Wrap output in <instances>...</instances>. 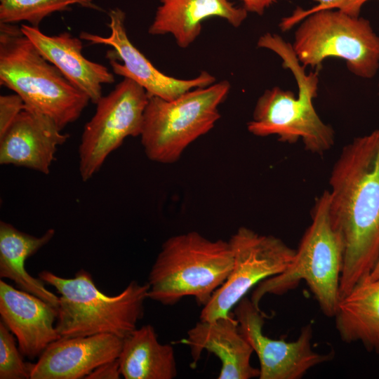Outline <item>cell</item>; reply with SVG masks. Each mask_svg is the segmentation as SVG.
<instances>
[{
    "label": "cell",
    "instance_id": "obj_1",
    "mask_svg": "<svg viewBox=\"0 0 379 379\" xmlns=\"http://www.w3.org/2000/svg\"><path fill=\"white\" fill-rule=\"evenodd\" d=\"M329 184L330 214L344 244L341 298L368 277L379 255V128L344 147Z\"/></svg>",
    "mask_w": 379,
    "mask_h": 379
},
{
    "label": "cell",
    "instance_id": "obj_2",
    "mask_svg": "<svg viewBox=\"0 0 379 379\" xmlns=\"http://www.w3.org/2000/svg\"><path fill=\"white\" fill-rule=\"evenodd\" d=\"M277 54L282 65L293 73L298 93L278 86L266 90L258 99L253 118L247 124L253 135L266 137L275 135L281 142L295 143L300 140L307 150L323 154L334 143V131L317 113L313 104L317 95L319 70L306 74L305 67L297 58L291 44L276 34L267 32L257 42Z\"/></svg>",
    "mask_w": 379,
    "mask_h": 379
},
{
    "label": "cell",
    "instance_id": "obj_3",
    "mask_svg": "<svg viewBox=\"0 0 379 379\" xmlns=\"http://www.w3.org/2000/svg\"><path fill=\"white\" fill-rule=\"evenodd\" d=\"M0 84L62 130L77 121L91 101L13 24L0 23Z\"/></svg>",
    "mask_w": 379,
    "mask_h": 379
},
{
    "label": "cell",
    "instance_id": "obj_4",
    "mask_svg": "<svg viewBox=\"0 0 379 379\" xmlns=\"http://www.w3.org/2000/svg\"><path fill=\"white\" fill-rule=\"evenodd\" d=\"M39 277L60 294L55 328L60 337L108 333L124 339L137 328L144 315L148 283L131 281L120 293L110 296L97 288L84 269L69 279L47 270Z\"/></svg>",
    "mask_w": 379,
    "mask_h": 379
},
{
    "label": "cell",
    "instance_id": "obj_5",
    "mask_svg": "<svg viewBox=\"0 0 379 379\" xmlns=\"http://www.w3.org/2000/svg\"><path fill=\"white\" fill-rule=\"evenodd\" d=\"M232 264L229 241L211 240L195 231L171 237L149 273L148 298L172 305L192 296L204 306L227 279Z\"/></svg>",
    "mask_w": 379,
    "mask_h": 379
},
{
    "label": "cell",
    "instance_id": "obj_6",
    "mask_svg": "<svg viewBox=\"0 0 379 379\" xmlns=\"http://www.w3.org/2000/svg\"><path fill=\"white\" fill-rule=\"evenodd\" d=\"M343 262L344 244L331 217L326 190L315 202L312 222L295 250L292 262L281 273L259 283L251 300L259 307L265 295H282L305 281L323 313L334 317L340 300Z\"/></svg>",
    "mask_w": 379,
    "mask_h": 379
},
{
    "label": "cell",
    "instance_id": "obj_7",
    "mask_svg": "<svg viewBox=\"0 0 379 379\" xmlns=\"http://www.w3.org/2000/svg\"><path fill=\"white\" fill-rule=\"evenodd\" d=\"M230 89L229 81H220L171 100L149 96L140 134L146 156L161 164L178 161L192 142L213 128Z\"/></svg>",
    "mask_w": 379,
    "mask_h": 379
},
{
    "label": "cell",
    "instance_id": "obj_8",
    "mask_svg": "<svg viewBox=\"0 0 379 379\" xmlns=\"http://www.w3.org/2000/svg\"><path fill=\"white\" fill-rule=\"evenodd\" d=\"M291 46L305 67L320 69L324 60L338 58L361 78L371 79L379 69V36L370 22L337 10L319 11L305 17Z\"/></svg>",
    "mask_w": 379,
    "mask_h": 379
},
{
    "label": "cell",
    "instance_id": "obj_9",
    "mask_svg": "<svg viewBox=\"0 0 379 379\" xmlns=\"http://www.w3.org/2000/svg\"><path fill=\"white\" fill-rule=\"evenodd\" d=\"M148 99L142 86L124 78L98 101L79 146V170L83 181H88L99 171L108 156L126 138L140 136Z\"/></svg>",
    "mask_w": 379,
    "mask_h": 379
},
{
    "label": "cell",
    "instance_id": "obj_10",
    "mask_svg": "<svg viewBox=\"0 0 379 379\" xmlns=\"http://www.w3.org/2000/svg\"><path fill=\"white\" fill-rule=\"evenodd\" d=\"M229 242L233 251L232 270L204 306L201 321L227 317L252 287L284 272L295 253L280 239L258 234L246 227H239Z\"/></svg>",
    "mask_w": 379,
    "mask_h": 379
},
{
    "label": "cell",
    "instance_id": "obj_11",
    "mask_svg": "<svg viewBox=\"0 0 379 379\" xmlns=\"http://www.w3.org/2000/svg\"><path fill=\"white\" fill-rule=\"evenodd\" d=\"M108 15L110 34L107 36L81 32L80 39L91 44L112 47L106 56L113 72L133 80L142 86L149 96L171 100L192 89L208 86L215 82V78L206 71L190 79H178L164 74L129 39L125 26V13L115 8L110 10Z\"/></svg>",
    "mask_w": 379,
    "mask_h": 379
},
{
    "label": "cell",
    "instance_id": "obj_12",
    "mask_svg": "<svg viewBox=\"0 0 379 379\" xmlns=\"http://www.w3.org/2000/svg\"><path fill=\"white\" fill-rule=\"evenodd\" d=\"M236 306L234 314L239 331L260 361V379H299L312 367L331 359L333 353L312 350L311 324L302 328L295 341L272 339L264 335L263 314L251 299L244 297Z\"/></svg>",
    "mask_w": 379,
    "mask_h": 379
},
{
    "label": "cell",
    "instance_id": "obj_13",
    "mask_svg": "<svg viewBox=\"0 0 379 379\" xmlns=\"http://www.w3.org/2000/svg\"><path fill=\"white\" fill-rule=\"evenodd\" d=\"M123 339L108 333L61 337L33 364L31 379L86 378L100 365L118 359Z\"/></svg>",
    "mask_w": 379,
    "mask_h": 379
},
{
    "label": "cell",
    "instance_id": "obj_14",
    "mask_svg": "<svg viewBox=\"0 0 379 379\" xmlns=\"http://www.w3.org/2000/svg\"><path fill=\"white\" fill-rule=\"evenodd\" d=\"M68 138L51 118L25 107L0 138V164L47 175L58 146Z\"/></svg>",
    "mask_w": 379,
    "mask_h": 379
},
{
    "label": "cell",
    "instance_id": "obj_15",
    "mask_svg": "<svg viewBox=\"0 0 379 379\" xmlns=\"http://www.w3.org/2000/svg\"><path fill=\"white\" fill-rule=\"evenodd\" d=\"M1 321L15 335L23 356L34 359L59 339L58 309L40 298L1 280Z\"/></svg>",
    "mask_w": 379,
    "mask_h": 379
},
{
    "label": "cell",
    "instance_id": "obj_16",
    "mask_svg": "<svg viewBox=\"0 0 379 379\" xmlns=\"http://www.w3.org/2000/svg\"><path fill=\"white\" fill-rule=\"evenodd\" d=\"M181 343L190 347L193 366L203 351L215 354L221 362L218 379L259 378L260 369L251 364L253 349L240 332L232 312L213 321L200 320Z\"/></svg>",
    "mask_w": 379,
    "mask_h": 379
},
{
    "label": "cell",
    "instance_id": "obj_17",
    "mask_svg": "<svg viewBox=\"0 0 379 379\" xmlns=\"http://www.w3.org/2000/svg\"><path fill=\"white\" fill-rule=\"evenodd\" d=\"M20 29L40 53L93 103L96 104L102 96V84L114 83V75L107 67L84 56L80 37L67 32L50 36L43 33L38 27L23 24Z\"/></svg>",
    "mask_w": 379,
    "mask_h": 379
},
{
    "label": "cell",
    "instance_id": "obj_18",
    "mask_svg": "<svg viewBox=\"0 0 379 379\" xmlns=\"http://www.w3.org/2000/svg\"><path fill=\"white\" fill-rule=\"evenodd\" d=\"M247 15L243 6H236L229 0H160L148 33L171 34L179 47L186 48L201 34L205 20L218 17L238 27Z\"/></svg>",
    "mask_w": 379,
    "mask_h": 379
},
{
    "label": "cell",
    "instance_id": "obj_19",
    "mask_svg": "<svg viewBox=\"0 0 379 379\" xmlns=\"http://www.w3.org/2000/svg\"><path fill=\"white\" fill-rule=\"evenodd\" d=\"M334 317L344 342H360L368 351L379 352V280L357 283L340 299Z\"/></svg>",
    "mask_w": 379,
    "mask_h": 379
},
{
    "label": "cell",
    "instance_id": "obj_20",
    "mask_svg": "<svg viewBox=\"0 0 379 379\" xmlns=\"http://www.w3.org/2000/svg\"><path fill=\"white\" fill-rule=\"evenodd\" d=\"M48 229L40 237L23 232L11 224L0 222V277L8 279L20 289L32 293L58 309L59 297L48 291L44 282L31 276L25 262L54 237Z\"/></svg>",
    "mask_w": 379,
    "mask_h": 379
},
{
    "label": "cell",
    "instance_id": "obj_21",
    "mask_svg": "<svg viewBox=\"0 0 379 379\" xmlns=\"http://www.w3.org/2000/svg\"><path fill=\"white\" fill-rule=\"evenodd\" d=\"M117 359L125 379H173L177 376L173 347L160 343L150 324L137 328L123 339Z\"/></svg>",
    "mask_w": 379,
    "mask_h": 379
},
{
    "label": "cell",
    "instance_id": "obj_22",
    "mask_svg": "<svg viewBox=\"0 0 379 379\" xmlns=\"http://www.w3.org/2000/svg\"><path fill=\"white\" fill-rule=\"evenodd\" d=\"M74 4L97 8L92 0H0V23L26 21L39 27L46 17L66 11Z\"/></svg>",
    "mask_w": 379,
    "mask_h": 379
},
{
    "label": "cell",
    "instance_id": "obj_23",
    "mask_svg": "<svg viewBox=\"0 0 379 379\" xmlns=\"http://www.w3.org/2000/svg\"><path fill=\"white\" fill-rule=\"evenodd\" d=\"M13 334L0 321V378H30L32 364L25 362Z\"/></svg>",
    "mask_w": 379,
    "mask_h": 379
},
{
    "label": "cell",
    "instance_id": "obj_24",
    "mask_svg": "<svg viewBox=\"0 0 379 379\" xmlns=\"http://www.w3.org/2000/svg\"><path fill=\"white\" fill-rule=\"evenodd\" d=\"M316 4L310 8H296L292 14L284 18L279 27L286 32L300 23L305 17L322 10H337L352 17H359L362 6L370 0H314ZM379 2V0H377Z\"/></svg>",
    "mask_w": 379,
    "mask_h": 379
},
{
    "label": "cell",
    "instance_id": "obj_25",
    "mask_svg": "<svg viewBox=\"0 0 379 379\" xmlns=\"http://www.w3.org/2000/svg\"><path fill=\"white\" fill-rule=\"evenodd\" d=\"M25 105L17 93L0 96V138L8 130Z\"/></svg>",
    "mask_w": 379,
    "mask_h": 379
},
{
    "label": "cell",
    "instance_id": "obj_26",
    "mask_svg": "<svg viewBox=\"0 0 379 379\" xmlns=\"http://www.w3.org/2000/svg\"><path fill=\"white\" fill-rule=\"evenodd\" d=\"M121 375L118 359L107 362L96 368L86 378L118 379Z\"/></svg>",
    "mask_w": 379,
    "mask_h": 379
},
{
    "label": "cell",
    "instance_id": "obj_27",
    "mask_svg": "<svg viewBox=\"0 0 379 379\" xmlns=\"http://www.w3.org/2000/svg\"><path fill=\"white\" fill-rule=\"evenodd\" d=\"M243 7L247 12L262 15L265 9L276 3L278 0H241Z\"/></svg>",
    "mask_w": 379,
    "mask_h": 379
},
{
    "label": "cell",
    "instance_id": "obj_28",
    "mask_svg": "<svg viewBox=\"0 0 379 379\" xmlns=\"http://www.w3.org/2000/svg\"><path fill=\"white\" fill-rule=\"evenodd\" d=\"M366 278L370 280H379V255L371 273Z\"/></svg>",
    "mask_w": 379,
    "mask_h": 379
},
{
    "label": "cell",
    "instance_id": "obj_29",
    "mask_svg": "<svg viewBox=\"0 0 379 379\" xmlns=\"http://www.w3.org/2000/svg\"><path fill=\"white\" fill-rule=\"evenodd\" d=\"M378 88H379V80H378Z\"/></svg>",
    "mask_w": 379,
    "mask_h": 379
}]
</instances>
